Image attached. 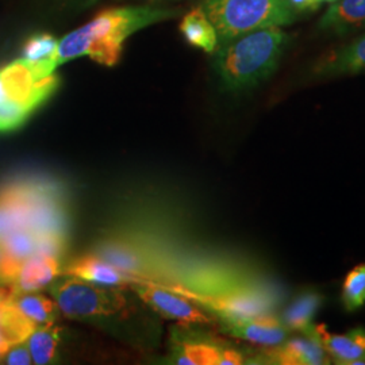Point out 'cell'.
I'll return each mask as SVG.
<instances>
[{
    "mask_svg": "<svg viewBox=\"0 0 365 365\" xmlns=\"http://www.w3.org/2000/svg\"><path fill=\"white\" fill-rule=\"evenodd\" d=\"M170 10L146 6L111 9L98 14L87 25L78 27L57 42L56 52L46 60H39L48 73L66 61L90 57L105 66H117L125 41L135 31L172 18Z\"/></svg>",
    "mask_w": 365,
    "mask_h": 365,
    "instance_id": "obj_1",
    "label": "cell"
},
{
    "mask_svg": "<svg viewBox=\"0 0 365 365\" xmlns=\"http://www.w3.org/2000/svg\"><path fill=\"white\" fill-rule=\"evenodd\" d=\"M288 41L280 27H268L223 42L214 60L222 87L230 92L257 87L276 71Z\"/></svg>",
    "mask_w": 365,
    "mask_h": 365,
    "instance_id": "obj_2",
    "label": "cell"
},
{
    "mask_svg": "<svg viewBox=\"0 0 365 365\" xmlns=\"http://www.w3.org/2000/svg\"><path fill=\"white\" fill-rule=\"evenodd\" d=\"M19 227L68 238L69 217L57 187L30 179L0 187V238Z\"/></svg>",
    "mask_w": 365,
    "mask_h": 365,
    "instance_id": "obj_3",
    "label": "cell"
},
{
    "mask_svg": "<svg viewBox=\"0 0 365 365\" xmlns=\"http://www.w3.org/2000/svg\"><path fill=\"white\" fill-rule=\"evenodd\" d=\"M58 86V75L45 72L39 61L19 58L0 68V133L24 126Z\"/></svg>",
    "mask_w": 365,
    "mask_h": 365,
    "instance_id": "obj_4",
    "label": "cell"
},
{
    "mask_svg": "<svg viewBox=\"0 0 365 365\" xmlns=\"http://www.w3.org/2000/svg\"><path fill=\"white\" fill-rule=\"evenodd\" d=\"M202 9L221 43L249 31L287 26L297 18L287 0H203Z\"/></svg>",
    "mask_w": 365,
    "mask_h": 365,
    "instance_id": "obj_5",
    "label": "cell"
},
{
    "mask_svg": "<svg viewBox=\"0 0 365 365\" xmlns=\"http://www.w3.org/2000/svg\"><path fill=\"white\" fill-rule=\"evenodd\" d=\"M49 289L60 313L71 319L114 317L128 309V300L120 289L93 284L75 276L57 277Z\"/></svg>",
    "mask_w": 365,
    "mask_h": 365,
    "instance_id": "obj_6",
    "label": "cell"
},
{
    "mask_svg": "<svg viewBox=\"0 0 365 365\" xmlns=\"http://www.w3.org/2000/svg\"><path fill=\"white\" fill-rule=\"evenodd\" d=\"M137 297L146 303L152 310L165 319L176 321L182 327L207 325L212 322L209 314L197 307L194 300L185 298L170 288L164 287L156 282L137 277L130 286Z\"/></svg>",
    "mask_w": 365,
    "mask_h": 365,
    "instance_id": "obj_7",
    "label": "cell"
},
{
    "mask_svg": "<svg viewBox=\"0 0 365 365\" xmlns=\"http://www.w3.org/2000/svg\"><path fill=\"white\" fill-rule=\"evenodd\" d=\"M264 363L280 365H321L329 364L327 354L319 339L315 325H312L299 337L287 339L274 346L262 357Z\"/></svg>",
    "mask_w": 365,
    "mask_h": 365,
    "instance_id": "obj_8",
    "label": "cell"
},
{
    "mask_svg": "<svg viewBox=\"0 0 365 365\" xmlns=\"http://www.w3.org/2000/svg\"><path fill=\"white\" fill-rule=\"evenodd\" d=\"M221 329L235 339L261 346H277L288 337V329L274 314L242 319H220Z\"/></svg>",
    "mask_w": 365,
    "mask_h": 365,
    "instance_id": "obj_9",
    "label": "cell"
},
{
    "mask_svg": "<svg viewBox=\"0 0 365 365\" xmlns=\"http://www.w3.org/2000/svg\"><path fill=\"white\" fill-rule=\"evenodd\" d=\"M226 345L203 333L185 331L173 337L170 363L179 365H221Z\"/></svg>",
    "mask_w": 365,
    "mask_h": 365,
    "instance_id": "obj_10",
    "label": "cell"
},
{
    "mask_svg": "<svg viewBox=\"0 0 365 365\" xmlns=\"http://www.w3.org/2000/svg\"><path fill=\"white\" fill-rule=\"evenodd\" d=\"M63 276H75L93 284L107 287H129L133 282L137 280V276L123 272L115 265L92 253L69 261L63 267Z\"/></svg>",
    "mask_w": 365,
    "mask_h": 365,
    "instance_id": "obj_11",
    "label": "cell"
},
{
    "mask_svg": "<svg viewBox=\"0 0 365 365\" xmlns=\"http://www.w3.org/2000/svg\"><path fill=\"white\" fill-rule=\"evenodd\" d=\"M365 73V34L322 56L313 68L315 78H329Z\"/></svg>",
    "mask_w": 365,
    "mask_h": 365,
    "instance_id": "obj_12",
    "label": "cell"
},
{
    "mask_svg": "<svg viewBox=\"0 0 365 365\" xmlns=\"http://www.w3.org/2000/svg\"><path fill=\"white\" fill-rule=\"evenodd\" d=\"M58 276H63L61 259L49 255H36L21 265L15 282L9 287L13 294L36 292L49 287Z\"/></svg>",
    "mask_w": 365,
    "mask_h": 365,
    "instance_id": "obj_13",
    "label": "cell"
},
{
    "mask_svg": "<svg viewBox=\"0 0 365 365\" xmlns=\"http://www.w3.org/2000/svg\"><path fill=\"white\" fill-rule=\"evenodd\" d=\"M317 330L330 360L336 364H365V327H354L344 334H331L321 325Z\"/></svg>",
    "mask_w": 365,
    "mask_h": 365,
    "instance_id": "obj_14",
    "label": "cell"
},
{
    "mask_svg": "<svg viewBox=\"0 0 365 365\" xmlns=\"http://www.w3.org/2000/svg\"><path fill=\"white\" fill-rule=\"evenodd\" d=\"M11 295L9 286L0 287V349L3 352L11 345L26 341L37 327L14 304Z\"/></svg>",
    "mask_w": 365,
    "mask_h": 365,
    "instance_id": "obj_15",
    "label": "cell"
},
{
    "mask_svg": "<svg viewBox=\"0 0 365 365\" xmlns=\"http://www.w3.org/2000/svg\"><path fill=\"white\" fill-rule=\"evenodd\" d=\"M319 29L331 34H346L365 29V0H334L319 19Z\"/></svg>",
    "mask_w": 365,
    "mask_h": 365,
    "instance_id": "obj_16",
    "label": "cell"
},
{
    "mask_svg": "<svg viewBox=\"0 0 365 365\" xmlns=\"http://www.w3.org/2000/svg\"><path fill=\"white\" fill-rule=\"evenodd\" d=\"M324 304V295L315 289H303L291 300L282 315V322L288 330L306 331L313 325L314 317Z\"/></svg>",
    "mask_w": 365,
    "mask_h": 365,
    "instance_id": "obj_17",
    "label": "cell"
},
{
    "mask_svg": "<svg viewBox=\"0 0 365 365\" xmlns=\"http://www.w3.org/2000/svg\"><path fill=\"white\" fill-rule=\"evenodd\" d=\"M180 31L187 42L206 53H214L218 48V34L202 7L194 9L182 18Z\"/></svg>",
    "mask_w": 365,
    "mask_h": 365,
    "instance_id": "obj_18",
    "label": "cell"
},
{
    "mask_svg": "<svg viewBox=\"0 0 365 365\" xmlns=\"http://www.w3.org/2000/svg\"><path fill=\"white\" fill-rule=\"evenodd\" d=\"M42 237L30 229L19 227L0 238V245L7 257L21 269V265L30 257L41 255Z\"/></svg>",
    "mask_w": 365,
    "mask_h": 365,
    "instance_id": "obj_19",
    "label": "cell"
},
{
    "mask_svg": "<svg viewBox=\"0 0 365 365\" xmlns=\"http://www.w3.org/2000/svg\"><path fill=\"white\" fill-rule=\"evenodd\" d=\"M11 302L37 327L56 324L58 314H61L54 299H51L37 291L13 294Z\"/></svg>",
    "mask_w": 365,
    "mask_h": 365,
    "instance_id": "obj_20",
    "label": "cell"
},
{
    "mask_svg": "<svg viewBox=\"0 0 365 365\" xmlns=\"http://www.w3.org/2000/svg\"><path fill=\"white\" fill-rule=\"evenodd\" d=\"M61 327L51 324L41 325L26 339L33 364H51L57 359L58 346L61 342Z\"/></svg>",
    "mask_w": 365,
    "mask_h": 365,
    "instance_id": "obj_21",
    "label": "cell"
},
{
    "mask_svg": "<svg viewBox=\"0 0 365 365\" xmlns=\"http://www.w3.org/2000/svg\"><path fill=\"white\" fill-rule=\"evenodd\" d=\"M342 304L346 312L353 313L361 309L365 304V264L354 267L349 274H346L342 292H341Z\"/></svg>",
    "mask_w": 365,
    "mask_h": 365,
    "instance_id": "obj_22",
    "label": "cell"
},
{
    "mask_svg": "<svg viewBox=\"0 0 365 365\" xmlns=\"http://www.w3.org/2000/svg\"><path fill=\"white\" fill-rule=\"evenodd\" d=\"M57 39L54 38L48 33L42 34H34L30 38L27 39L25 46H24V57L29 61H39V60H46L52 57L56 48H57Z\"/></svg>",
    "mask_w": 365,
    "mask_h": 365,
    "instance_id": "obj_23",
    "label": "cell"
},
{
    "mask_svg": "<svg viewBox=\"0 0 365 365\" xmlns=\"http://www.w3.org/2000/svg\"><path fill=\"white\" fill-rule=\"evenodd\" d=\"M1 364L9 365H29L33 364V359L29 351L26 341L11 345L1 359Z\"/></svg>",
    "mask_w": 365,
    "mask_h": 365,
    "instance_id": "obj_24",
    "label": "cell"
},
{
    "mask_svg": "<svg viewBox=\"0 0 365 365\" xmlns=\"http://www.w3.org/2000/svg\"><path fill=\"white\" fill-rule=\"evenodd\" d=\"M18 272H19V268L7 257L6 252L0 245V287L11 286L16 279Z\"/></svg>",
    "mask_w": 365,
    "mask_h": 365,
    "instance_id": "obj_25",
    "label": "cell"
},
{
    "mask_svg": "<svg viewBox=\"0 0 365 365\" xmlns=\"http://www.w3.org/2000/svg\"><path fill=\"white\" fill-rule=\"evenodd\" d=\"M288 4L291 6V9L295 13H303V11H310L315 10L318 7V4L315 3V0H287Z\"/></svg>",
    "mask_w": 365,
    "mask_h": 365,
    "instance_id": "obj_26",
    "label": "cell"
},
{
    "mask_svg": "<svg viewBox=\"0 0 365 365\" xmlns=\"http://www.w3.org/2000/svg\"><path fill=\"white\" fill-rule=\"evenodd\" d=\"M325 1H330V3H331V1H334V0H315V3H317L318 6H319L321 3H325Z\"/></svg>",
    "mask_w": 365,
    "mask_h": 365,
    "instance_id": "obj_27",
    "label": "cell"
},
{
    "mask_svg": "<svg viewBox=\"0 0 365 365\" xmlns=\"http://www.w3.org/2000/svg\"><path fill=\"white\" fill-rule=\"evenodd\" d=\"M3 354H4V352L0 349V364H1V359H3Z\"/></svg>",
    "mask_w": 365,
    "mask_h": 365,
    "instance_id": "obj_28",
    "label": "cell"
}]
</instances>
